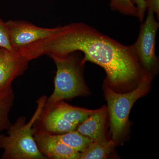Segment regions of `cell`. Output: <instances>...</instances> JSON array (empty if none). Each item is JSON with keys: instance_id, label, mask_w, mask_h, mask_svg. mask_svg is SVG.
Instances as JSON below:
<instances>
[{"instance_id": "6da1fadb", "label": "cell", "mask_w": 159, "mask_h": 159, "mask_svg": "<svg viewBox=\"0 0 159 159\" xmlns=\"http://www.w3.org/2000/svg\"><path fill=\"white\" fill-rule=\"evenodd\" d=\"M84 54L81 63L90 61L104 69L106 83L112 89L137 85L144 71L132 47L125 46L82 23L59 26L58 31L21 49L28 61L43 55L65 56L74 52Z\"/></svg>"}, {"instance_id": "7a4b0ae2", "label": "cell", "mask_w": 159, "mask_h": 159, "mask_svg": "<svg viewBox=\"0 0 159 159\" xmlns=\"http://www.w3.org/2000/svg\"><path fill=\"white\" fill-rule=\"evenodd\" d=\"M46 96L37 100V107L31 120L26 123L25 117H20L8 129V135H0V148L4 149L2 158L45 159L34 140L33 125L47 101Z\"/></svg>"}, {"instance_id": "3957f363", "label": "cell", "mask_w": 159, "mask_h": 159, "mask_svg": "<svg viewBox=\"0 0 159 159\" xmlns=\"http://www.w3.org/2000/svg\"><path fill=\"white\" fill-rule=\"evenodd\" d=\"M57 67L54 92L47 102H57L87 95L88 92L83 74L81 58L77 52L65 56L49 54Z\"/></svg>"}, {"instance_id": "277c9868", "label": "cell", "mask_w": 159, "mask_h": 159, "mask_svg": "<svg viewBox=\"0 0 159 159\" xmlns=\"http://www.w3.org/2000/svg\"><path fill=\"white\" fill-rule=\"evenodd\" d=\"M95 111L69 105L64 100L54 102L46 101L33 129L52 135L73 131Z\"/></svg>"}, {"instance_id": "5b68a950", "label": "cell", "mask_w": 159, "mask_h": 159, "mask_svg": "<svg viewBox=\"0 0 159 159\" xmlns=\"http://www.w3.org/2000/svg\"><path fill=\"white\" fill-rule=\"evenodd\" d=\"M153 77L152 74L145 72L134 90L124 94L115 92L105 83V97L108 105L112 139L114 142L119 140L124 133L132 107L139 98L147 93Z\"/></svg>"}, {"instance_id": "8992f818", "label": "cell", "mask_w": 159, "mask_h": 159, "mask_svg": "<svg viewBox=\"0 0 159 159\" xmlns=\"http://www.w3.org/2000/svg\"><path fill=\"white\" fill-rule=\"evenodd\" d=\"M147 17L140 27L139 37L131 45L144 72L154 77L158 69V60L155 53L156 39L159 23L155 14L147 10Z\"/></svg>"}, {"instance_id": "52a82bcc", "label": "cell", "mask_w": 159, "mask_h": 159, "mask_svg": "<svg viewBox=\"0 0 159 159\" xmlns=\"http://www.w3.org/2000/svg\"><path fill=\"white\" fill-rule=\"evenodd\" d=\"M6 24L10 45L16 52L32 43L52 35L59 29V26L54 28H41L24 20H9Z\"/></svg>"}, {"instance_id": "ba28073f", "label": "cell", "mask_w": 159, "mask_h": 159, "mask_svg": "<svg viewBox=\"0 0 159 159\" xmlns=\"http://www.w3.org/2000/svg\"><path fill=\"white\" fill-rule=\"evenodd\" d=\"M29 62L19 52L0 47V96L11 88L12 81L24 74Z\"/></svg>"}, {"instance_id": "9c48e42d", "label": "cell", "mask_w": 159, "mask_h": 159, "mask_svg": "<svg viewBox=\"0 0 159 159\" xmlns=\"http://www.w3.org/2000/svg\"><path fill=\"white\" fill-rule=\"evenodd\" d=\"M34 137L39 150L47 158L80 159L81 152L61 143L54 135L34 130Z\"/></svg>"}, {"instance_id": "30bf717a", "label": "cell", "mask_w": 159, "mask_h": 159, "mask_svg": "<svg viewBox=\"0 0 159 159\" xmlns=\"http://www.w3.org/2000/svg\"><path fill=\"white\" fill-rule=\"evenodd\" d=\"M108 110L103 106L96 111L78 125L77 130L92 142L107 140L105 125Z\"/></svg>"}, {"instance_id": "8fae6325", "label": "cell", "mask_w": 159, "mask_h": 159, "mask_svg": "<svg viewBox=\"0 0 159 159\" xmlns=\"http://www.w3.org/2000/svg\"><path fill=\"white\" fill-rule=\"evenodd\" d=\"M115 142L112 140L92 142L81 152L80 159H103L108 157L113 149Z\"/></svg>"}, {"instance_id": "7c38bea8", "label": "cell", "mask_w": 159, "mask_h": 159, "mask_svg": "<svg viewBox=\"0 0 159 159\" xmlns=\"http://www.w3.org/2000/svg\"><path fill=\"white\" fill-rule=\"evenodd\" d=\"M54 135L61 143L81 153L92 142L91 140L82 135L77 130Z\"/></svg>"}, {"instance_id": "4fadbf2b", "label": "cell", "mask_w": 159, "mask_h": 159, "mask_svg": "<svg viewBox=\"0 0 159 159\" xmlns=\"http://www.w3.org/2000/svg\"><path fill=\"white\" fill-rule=\"evenodd\" d=\"M14 98L12 88L0 96V132L8 129L11 125L9 119V114L13 105Z\"/></svg>"}, {"instance_id": "5bb4252c", "label": "cell", "mask_w": 159, "mask_h": 159, "mask_svg": "<svg viewBox=\"0 0 159 159\" xmlns=\"http://www.w3.org/2000/svg\"><path fill=\"white\" fill-rule=\"evenodd\" d=\"M110 6L114 11L124 15L138 17V9L130 0H111Z\"/></svg>"}, {"instance_id": "9a60e30c", "label": "cell", "mask_w": 159, "mask_h": 159, "mask_svg": "<svg viewBox=\"0 0 159 159\" xmlns=\"http://www.w3.org/2000/svg\"><path fill=\"white\" fill-rule=\"evenodd\" d=\"M0 47L4 48L11 51H15L11 48L9 43L6 22H4L1 18H0Z\"/></svg>"}, {"instance_id": "2e32d148", "label": "cell", "mask_w": 159, "mask_h": 159, "mask_svg": "<svg viewBox=\"0 0 159 159\" xmlns=\"http://www.w3.org/2000/svg\"><path fill=\"white\" fill-rule=\"evenodd\" d=\"M136 6L138 10V18L141 22H143L146 11L145 0H130Z\"/></svg>"}, {"instance_id": "e0dca14e", "label": "cell", "mask_w": 159, "mask_h": 159, "mask_svg": "<svg viewBox=\"0 0 159 159\" xmlns=\"http://www.w3.org/2000/svg\"><path fill=\"white\" fill-rule=\"evenodd\" d=\"M145 5L146 10L153 11L159 20V0H145Z\"/></svg>"}]
</instances>
